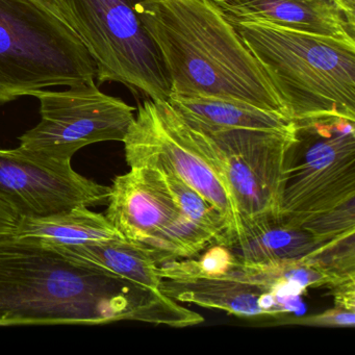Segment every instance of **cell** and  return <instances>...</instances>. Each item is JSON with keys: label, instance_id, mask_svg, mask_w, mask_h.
<instances>
[{"label": "cell", "instance_id": "cell-23", "mask_svg": "<svg viewBox=\"0 0 355 355\" xmlns=\"http://www.w3.org/2000/svg\"><path fill=\"white\" fill-rule=\"evenodd\" d=\"M19 219L15 209L7 201L0 198V236H12Z\"/></svg>", "mask_w": 355, "mask_h": 355}, {"label": "cell", "instance_id": "cell-20", "mask_svg": "<svg viewBox=\"0 0 355 355\" xmlns=\"http://www.w3.org/2000/svg\"><path fill=\"white\" fill-rule=\"evenodd\" d=\"M301 227L323 244L355 234V199L309 220Z\"/></svg>", "mask_w": 355, "mask_h": 355}, {"label": "cell", "instance_id": "cell-12", "mask_svg": "<svg viewBox=\"0 0 355 355\" xmlns=\"http://www.w3.org/2000/svg\"><path fill=\"white\" fill-rule=\"evenodd\" d=\"M159 291L176 302L221 309L239 317H282L296 313L301 307L299 296L280 294L230 276L163 278Z\"/></svg>", "mask_w": 355, "mask_h": 355}, {"label": "cell", "instance_id": "cell-6", "mask_svg": "<svg viewBox=\"0 0 355 355\" xmlns=\"http://www.w3.org/2000/svg\"><path fill=\"white\" fill-rule=\"evenodd\" d=\"M96 66L99 84L120 83L135 95L168 101L170 82L159 51L137 15L141 0H59Z\"/></svg>", "mask_w": 355, "mask_h": 355}, {"label": "cell", "instance_id": "cell-8", "mask_svg": "<svg viewBox=\"0 0 355 355\" xmlns=\"http://www.w3.org/2000/svg\"><path fill=\"white\" fill-rule=\"evenodd\" d=\"M354 123L338 120L298 128L280 223L301 226L355 199Z\"/></svg>", "mask_w": 355, "mask_h": 355}, {"label": "cell", "instance_id": "cell-22", "mask_svg": "<svg viewBox=\"0 0 355 355\" xmlns=\"http://www.w3.org/2000/svg\"><path fill=\"white\" fill-rule=\"evenodd\" d=\"M334 298V306L355 311V278H345L328 286Z\"/></svg>", "mask_w": 355, "mask_h": 355}, {"label": "cell", "instance_id": "cell-26", "mask_svg": "<svg viewBox=\"0 0 355 355\" xmlns=\"http://www.w3.org/2000/svg\"><path fill=\"white\" fill-rule=\"evenodd\" d=\"M213 1H215L216 3H217L218 6L221 5V3H225V1H227V0H213Z\"/></svg>", "mask_w": 355, "mask_h": 355}, {"label": "cell", "instance_id": "cell-11", "mask_svg": "<svg viewBox=\"0 0 355 355\" xmlns=\"http://www.w3.org/2000/svg\"><path fill=\"white\" fill-rule=\"evenodd\" d=\"M110 187L74 171L71 162L24 149H0V198L19 217H43L71 207L107 202Z\"/></svg>", "mask_w": 355, "mask_h": 355}, {"label": "cell", "instance_id": "cell-21", "mask_svg": "<svg viewBox=\"0 0 355 355\" xmlns=\"http://www.w3.org/2000/svg\"><path fill=\"white\" fill-rule=\"evenodd\" d=\"M270 325H301L313 327H354L355 311L334 306L317 315L284 318Z\"/></svg>", "mask_w": 355, "mask_h": 355}, {"label": "cell", "instance_id": "cell-25", "mask_svg": "<svg viewBox=\"0 0 355 355\" xmlns=\"http://www.w3.org/2000/svg\"><path fill=\"white\" fill-rule=\"evenodd\" d=\"M38 1H40L41 3H43L45 7L49 8V9L51 10V11H53V13H55L58 16L62 17L61 8H60L59 0H38Z\"/></svg>", "mask_w": 355, "mask_h": 355}, {"label": "cell", "instance_id": "cell-2", "mask_svg": "<svg viewBox=\"0 0 355 355\" xmlns=\"http://www.w3.org/2000/svg\"><path fill=\"white\" fill-rule=\"evenodd\" d=\"M135 10L161 55L170 96L234 99L290 119L267 72L215 1L141 0Z\"/></svg>", "mask_w": 355, "mask_h": 355}, {"label": "cell", "instance_id": "cell-16", "mask_svg": "<svg viewBox=\"0 0 355 355\" xmlns=\"http://www.w3.org/2000/svg\"><path fill=\"white\" fill-rule=\"evenodd\" d=\"M323 245L301 226L277 223L230 249L240 263H268L301 261Z\"/></svg>", "mask_w": 355, "mask_h": 355}, {"label": "cell", "instance_id": "cell-1", "mask_svg": "<svg viewBox=\"0 0 355 355\" xmlns=\"http://www.w3.org/2000/svg\"><path fill=\"white\" fill-rule=\"evenodd\" d=\"M203 320L161 291L53 245L0 236V326L138 321L182 328Z\"/></svg>", "mask_w": 355, "mask_h": 355}, {"label": "cell", "instance_id": "cell-10", "mask_svg": "<svg viewBox=\"0 0 355 355\" xmlns=\"http://www.w3.org/2000/svg\"><path fill=\"white\" fill-rule=\"evenodd\" d=\"M41 120L19 138L20 148L39 157L71 162L94 143L123 142L135 119V107L99 90L95 82L64 91H39Z\"/></svg>", "mask_w": 355, "mask_h": 355}, {"label": "cell", "instance_id": "cell-15", "mask_svg": "<svg viewBox=\"0 0 355 355\" xmlns=\"http://www.w3.org/2000/svg\"><path fill=\"white\" fill-rule=\"evenodd\" d=\"M53 246L135 284L159 290L162 278L159 274L161 265L159 257L153 251L126 239L71 246Z\"/></svg>", "mask_w": 355, "mask_h": 355}, {"label": "cell", "instance_id": "cell-7", "mask_svg": "<svg viewBox=\"0 0 355 355\" xmlns=\"http://www.w3.org/2000/svg\"><path fill=\"white\" fill-rule=\"evenodd\" d=\"M123 143L130 168L171 172L219 209L234 234V245L245 240L236 201L207 140L180 117L169 101L145 99Z\"/></svg>", "mask_w": 355, "mask_h": 355}, {"label": "cell", "instance_id": "cell-14", "mask_svg": "<svg viewBox=\"0 0 355 355\" xmlns=\"http://www.w3.org/2000/svg\"><path fill=\"white\" fill-rule=\"evenodd\" d=\"M12 236L57 246L124 239L105 215L94 213L85 205L43 217H21Z\"/></svg>", "mask_w": 355, "mask_h": 355}, {"label": "cell", "instance_id": "cell-9", "mask_svg": "<svg viewBox=\"0 0 355 355\" xmlns=\"http://www.w3.org/2000/svg\"><path fill=\"white\" fill-rule=\"evenodd\" d=\"M105 215L124 239L153 251L161 263L198 257L215 245L184 215L155 168H130L116 176Z\"/></svg>", "mask_w": 355, "mask_h": 355}, {"label": "cell", "instance_id": "cell-4", "mask_svg": "<svg viewBox=\"0 0 355 355\" xmlns=\"http://www.w3.org/2000/svg\"><path fill=\"white\" fill-rule=\"evenodd\" d=\"M184 121L207 138L238 207L245 240L280 223L288 157L298 141L294 122L249 103L234 107L218 125Z\"/></svg>", "mask_w": 355, "mask_h": 355}, {"label": "cell", "instance_id": "cell-17", "mask_svg": "<svg viewBox=\"0 0 355 355\" xmlns=\"http://www.w3.org/2000/svg\"><path fill=\"white\" fill-rule=\"evenodd\" d=\"M159 170L163 173L166 184L184 215L207 232L215 245L232 247L234 244V234L219 209L171 172Z\"/></svg>", "mask_w": 355, "mask_h": 355}, {"label": "cell", "instance_id": "cell-19", "mask_svg": "<svg viewBox=\"0 0 355 355\" xmlns=\"http://www.w3.org/2000/svg\"><path fill=\"white\" fill-rule=\"evenodd\" d=\"M303 261L334 279L355 278V234L326 243Z\"/></svg>", "mask_w": 355, "mask_h": 355}, {"label": "cell", "instance_id": "cell-13", "mask_svg": "<svg viewBox=\"0 0 355 355\" xmlns=\"http://www.w3.org/2000/svg\"><path fill=\"white\" fill-rule=\"evenodd\" d=\"M232 22L253 21L355 43V22L336 0H227Z\"/></svg>", "mask_w": 355, "mask_h": 355}, {"label": "cell", "instance_id": "cell-3", "mask_svg": "<svg viewBox=\"0 0 355 355\" xmlns=\"http://www.w3.org/2000/svg\"><path fill=\"white\" fill-rule=\"evenodd\" d=\"M232 24L267 72L297 128L355 122L354 42L261 22Z\"/></svg>", "mask_w": 355, "mask_h": 355}, {"label": "cell", "instance_id": "cell-24", "mask_svg": "<svg viewBox=\"0 0 355 355\" xmlns=\"http://www.w3.org/2000/svg\"><path fill=\"white\" fill-rule=\"evenodd\" d=\"M352 21L355 22V0H336Z\"/></svg>", "mask_w": 355, "mask_h": 355}, {"label": "cell", "instance_id": "cell-18", "mask_svg": "<svg viewBox=\"0 0 355 355\" xmlns=\"http://www.w3.org/2000/svg\"><path fill=\"white\" fill-rule=\"evenodd\" d=\"M198 257L165 261L159 265V276L162 279L221 277L230 271L236 261L230 249L221 245L209 246Z\"/></svg>", "mask_w": 355, "mask_h": 355}, {"label": "cell", "instance_id": "cell-5", "mask_svg": "<svg viewBox=\"0 0 355 355\" xmlns=\"http://www.w3.org/2000/svg\"><path fill=\"white\" fill-rule=\"evenodd\" d=\"M95 78L94 61L63 18L38 0H0V105Z\"/></svg>", "mask_w": 355, "mask_h": 355}]
</instances>
